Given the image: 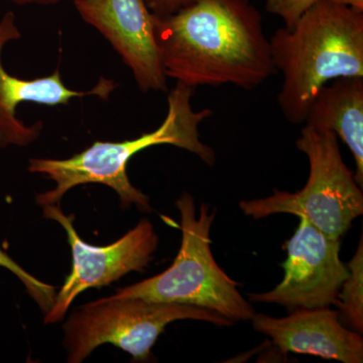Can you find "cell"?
<instances>
[{"label": "cell", "instance_id": "7", "mask_svg": "<svg viewBox=\"0 0 363 363\" xmlns=\"http://www.w3.org/2000/svg\"><path fill=\"white\" fill-rule=\"evenodd\" d=\"M45 218L63 227L72 250V269L45 314V324L62 321L72 303L88 289H100L131 272H145L159 245V236L147 219H142L116 242L96 247L85 242L74 226L73 214L67 216L60 204L42 206Z\"/></svg>", "mask_w": 363, "mask_h": 363}, {"label": "cell", "instance_id": "11", "mask_svg": "<svg viewBox=\"0 0 363 363\" xmlns=\"http://www.w3.org/2000/svg\"><path fill=\"white\" fill-rule=\"evenodd\" d=\"M252 322L255 330L271 338L284 354L294 352L343 363L363 362L362 334L343 327L339 313L329 307L300 308L284 318L255 314Z\"/></svg>", "mask_w": 363, "mask_h": 363}, {"label": "cell", "instance_id": "9", "mask_svg": "<svg viewBox=\"0 0 363 363\" xmlns=\"http://www.w3.org/2000/svg\"><path fill=\"white\" fill-rule=\"evenodd\" d=\"M81 18L111 43L143 93L167 92L154 35V14L143 0H73Z\"/></svg>", "mask_w": 363, "mask_h": 363}, {"label": "cell", "instance_id": "10", "mask_svg": "<svg viewBox=\"0 0 363 363\" xmlns=\"http://www.w3.org/2000/svg\"><path fill=\"white\" fill-rule=\"evenodd\" d=\"M21 38L16 14L7 11L0 20V149L28 147L42 135L43 121L28 125L18 118L16 109L21 104L32 102L55 107L68 105L74 98L97 96L108 100L118 86L116 81L101 77L92 89H69L62 80L59 69L51 75L35 79H21L11 75L2 63V52L7 44Z\"/></svg>", "mask_w": 363, "mask_h": 363}, {"label": "cell", "instance_id": "4", "mask_svg": "<svg viewBox=\"0 0 363 363\" xmlns=\"http://www.w3.org/2000/svg\"><path fill=\"white\" fill-rule=\"evenodd\" d=\"M176 205L181 214L182 242L172 266L152 278L118 289L111 297L195 306L233 322L252 320L255 314L252 306L212 255L210 229L216 216L215 210L210 212L209 205L202 204L199 216H196L194 199L187 192Z\"/></svg>", "mask_w": 363, "mask_h": 363}, {"label": "cell", "instance_id": "3", "mask_svg": "<svg viewBox=\"0 0 363 363\" xmlns=\"http://www.w3.org/2000/svg\"><path fill=\"white\" fill-rule=\"evenodd\" d=\"M194 88L177 82L169 93L168 112L161 125L135 140L123 142L97 140L89 147L68 159L33 157L28 161V172L40 174L55 182V188L35 196L39 206L60 204L71 189L86 184H102L116 191L121 206L128 209L135 205L142 211H152L150 197L131 184L128 176V162L138 152L150 147L169 145L188 150L213 166L214 150L202 143L199 126L212 116L211 109H193Z\"/></svg>", "mask_w": 363, "mask_h": 363}, {"label": "cell", "instance_id": "8", "mask_svg": "<svg viewBox=\"0 0 363 363\" xmlns=\"http://www.w3.org/2000/svg\"><path fill=\"white\" fill-rule=\"evenodd\" d=\"M286 248L283 281L269 292L250 294V302L278 304L290 310L335 305L348 277L347 267L339 257L340 240L330 238L300 217L297 231Z\"/></svg>", "mask_w": 363, "mask_h": 363}, {"label": "cell", "instance_id": "18", "mask_svg": "<svg viewBox=\"0 0 363 363\" xmlns=\"http://www.w3.org/2000/svg\"><path fill=\"white\" fill-rule=\"evenodd\" d=\"M334 4L350 7L355 11H363V0H330Z\"/></svg>", "mask_w": 363, "mask_h": 363}, {"label": "cell", "instance_id": "1", "mask_svg": "<svg viewBox=\"0 0 363 363\" xmlns=\"http://www.w3.org/2000/svg\"><path fill=\"white\" fill-rule=\"evenodd\" d=\"M154 35L167 78L195 88L253 90L278 72L262 16L250 0H197L157 18Z\"/></svg>", "mask_w": 363, "mask_h": 363}, {"label": "cell", "instance_id": "14", "mask_svg": "<svg viewBox=\"0 0 363 363\" xmlns=\"http://www.w3.org/2000/svg\"><path fill=\"white\" fill-rule=\"evenodd\" d=\"M0 267H6L9 272H13L14 276L18 277V279L25 286L26 292L37 303L44 314L49 312L54 304L57 295L54 286L45 284L28 274L1 248H0Z\"/></svg>", "mask_w": 363, "mask_h": 363}, {"label": "cell", "instance_id": "17", "mask_svg": "<svg viewBox=\"0 0 363 363\" xmlns=\"http://www.w3.org/2000/svg\"><path fill=\"white\" fill-rule=\"evenodd\" d=\"M13 4L25 6V4H40V6H51V4H60L64 0H11ZM73 1V0H72Z\"/></svg>", "mask_w": 363, "mask_h": 363}, {"label": "cell", "instance_id": "15", "mask_svg": "<svg viewBox=\"0 0 363 363\" xmlns=\"http://www.w3.org/2000/svg\"><path fill=\"white\" fill-rule=\"evenodd\" d=\"M319 0H266L267 11L279 16L284 28L291 30L298 18Z\"/></svg>", "mask_w": 363, "mask_h": 363}, {"label": "cell", "instance_id": "16", "mask_svg": "<svg viewBox=\"0 0 363 363\" xmlns=\"http://www.w3.org/2000/svg\"><path fill=\"white\" fill-rule=\"evenodd\" d=\"M150 13L157 18H167L178 13L197 0H143Z\"/></svg>", "mask_w": 363, "mask_h": 363}, {"label": "cell", "instance_id": "6", "mask_svg": "<svg viewBox=\"0 0 363 363\" xmlns=\"http://www.w3.org/2000/svg\"><path fill=\"white\" fill-rule=\"evenodd\" d=\"M180 320L230 327L233 321L195 306L111 297L81 306L64 324L67 362H84L99 346L112 344L135 362H149L152 348L169 323Z\"/></svg>", "mask_w": 363, "mask_h": 363}, {"label": "cell", "instance_id": "5", "mask_svg": "<svg viewBox=\"0 0 363 363\" xmlns=\"http://www.w3.org/2000/svg\"><path fill=\"white\" fill-rule=\"evenodd\" d=\"M296 145L309 161L305 187L296 193L274 190L269 197L243 200L240 210L255 219L279 213L304 217L322 233L340 240L362 216L363 194L343 162L337 135L304 125Z\"/></svg>", "mask_w": 363, "mask_h": 363}, {"label": "cell", "instance_id": "13", "mask_svg": "<svg viewBox=\"0 0 363 363\" xmlns=\"http://www.w3.org/2000/svg\"><path fill=\"white\" fill-rule=\"evenodd\" d=\"M348 277L338 293L336 306L357 333L363 331V240L348 262Z\"/></svg>", "mask_w": 363, "mask_h": 363}, {"label": "cell", "instance_id": "2", "mask_svg": "<svg viewBox=\"0 0 363 363\" xmlns=\"http://www.w3.org/2000/svg\"><path fill=\"white\" fill-rule=\"evenodd\" d=\"M269 45L276 70L283 75L279 108L298 125L323 86L363 77V11L319 0L291 30L278 28Z\"/></svg>", "mask_w": 363, "mask_h": 363}, {"label": "cell", "instance_id": "12", "mask_svg": "<svg viewBox=\"0 0 363 363\" xmlns=\"http://www.w3.org/2000/svg\"><path fill=\"white\" fill-rule=\"evenodd\" d=\"M317 130H329L347 145L357 164L355 181L363 185V77L339 78L323 86L304 121Z\"/></svg>", "mask_w": 363, "mask_h": 363}]
</instances>
